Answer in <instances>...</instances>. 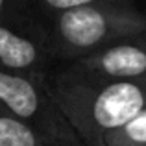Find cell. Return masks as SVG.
I'll list each match as a JSON object with an SVG mask.
<instances>
[{"label": "cell", "mask_w": 146, "mask_h": 146, "mask_svg": "<svg viewBox=\"0 0 146 146\" xmlns=\"http://www.w3.org/2000/svg\"><path fill=\"white\" fill-rule=\"evenodd\" d=\"M30 9L54 57L68 63L146 33V13L124 0H37Z\"/></svg>", "instance_id": "1"}, {"label": "cell", "mask_w": 146, "mask_h": 146, "mask_svg": "<svg viewBox=\"0 0 146 146\" xmlns=\"http://www.w3.org/2000/svg\"><path fill=\"white\" fill-rule=\"evenodd\" d=\"M44 83L82 146H104L109 133L146 109V80H106L68 63Z\"/></svg>", "instance_id": "2"}, {"label": "cell", "mask_w": 146, "mask_h": 146, "mask_svg": "<svg viewBox=\"0 0 146 146\" xmlns=\"http://www.w3.org/2000/svg\"><path fill=\"white\" fill-rule=\"evenodd\" d=\"M0 104L46 146H82L72 126L50 94L44 76L0 70Z\"/></svg>", "instance_id": "3"}, {"label": "cell", "mask_w": 146, "mask_h": 146, "mask_svg": "<svg viewBox=\"0 0 146 146\" xmlns=\"http://www.w3.org/2000/svg\"><path fill=\"white\" fill-rule=\"evenodd\" d=\"M56 59L32 9L26 19L0 26V70L13 74L46 76Z\"/></svg>", "instance_id": "4"}, {"label": "cell", "mask_w": 146, "mask_h": 146, "mask_svg": "<svg viewBox=\"0 0 146 146\" xmlns=\"http://www.w3.org/2000/svg\"><path fill=\"white\" fill-rule=\"evenodd\" d=\"M72 65L106 80H146V33L117 41Z\"/></svg>", "instance_id": "5"}, {"label": "cell", "mask_w": 146, "mask_h": 146, "mask_svg": "<svg viewBox=\"0 0 146 146\" xmlns=\"http://www.w3.org/2000/svg\"><path fill=\"white\" fill-rule=\"evenodd\" d=\"M0 146H46V143L0 104Z\"/></svg>", "instance_id": "6"}, {"label": "cell", "mask_w": 146, "mask_h": 146, "mask_svg": "<svg viewBox=\"0 0 146 146\" xmlns=\"http://www.w3.org/2000/svg\"><path fill=\"white\" fill-rule=\"evenodd\" d=\"M104 146H146V109L117 131L109 133Z\"/></svg>", "instance_id": "7"}, {"label": "cell", "mask_w": 146, "mask_h": 146, "mask_svg": "<svg viewBox=\"0 0 146 146\" xmlns=\"http://www.w3.org/2000/svg\"><path fill=\"white\" fill-rule=\"evenodd\" d=\"M30 15V4L22 0H0V26L26 19Z\"/></svg>", "instance_id": "8"}]
</instances>
